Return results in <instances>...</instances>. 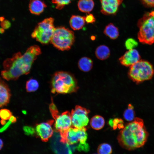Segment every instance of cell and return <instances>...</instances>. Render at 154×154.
Here are the masks:
<instances>
[{
  "label": "cell",
  "mask_w": 154,
  "mask_h": 154,
  "mask_svg": "<svg viewBox=\"0 0 154 154\" xmlns=\"http://www.w3.org/2000/svg\"><path fill=\"white\" fill-rule=\"evenodd\" d=\"M41 53L40 47L34 45L28 48L23 54L20 52L15 53L3 62L1 73L2 78L7 81L15 80L22 75L28 74L33 63Z\"/></svg>",
  "instance_id": "cell-1"
},
{
  "label": "cell",
  "mask_w": 154,
  "mask_h": 154,
  "mask_svg": "<svg viewBox=\"0 0 154 154\" xmlns=\"http://www.w3.org/2000/svg\"><path fill=\"white\" fill-rule=\"evenodd\" d=\"M148 136L143 120L136 117L127 124L119 132L117 139L124 148L132 150L143 146Z\"/></svg>",
  "instance_id": "cell-2"
},
{
  "label": "cell",
  "mask_w": 154,
  "mask_h": 154,
  "mask_svg": "<svg viewBox=\"0 0 154 154\" xmlns=\"http://www.w3.org/2000/svg\"><path fill=\"white\" fill-rule=\"evenodd\" d=\"M85 127L78 128L71 127L67 130L60 133V140L67 143L74 150L86 152L89 150V146L86 142L87 134Z\"/></svg>",
  "instance_id": "cell-3"
},
{
  "label": "cell",
  "mask_w": 154,
  "mask_h": 154,
  "mask_svg": "<svg viewBox=\"0 0 154 154\" xmlns=\"http://www.w3.org/2000/svg\"><path fill=\"white\" fill-rule=\"evenodd\" d=\"M51 92L53 94H67L74 92L78 89L76 81L71 74L60 71L55 72L51 81Z\"/></svg>",
  "instance_id": "cell-4"
},
{
  "label": "cell",
  "mask_w": 154,
  "mask_h": 154,
  "mask_svg": "<svg viewBox=\"0 0 154 154\" xmlns=\"http://www.w3.org/2000/svg\"><path fill=\"white\" fill-rule=\"evenodd\" d=\"M137 26L139 41L149 45L154 43V11L145 14L139 21Z\"/></svg>",
  "instance_id": "cell-5"
},
{
  "label": "cell",
  "mask_w": 154,
  "mask_h": 154,
  "mask_svg": "<svg viewBox=\"0 0 154 154\" xmlns=\"http://www.w3.org/2000/svg\"><path fill=\"white\" fill-rule=\"evenodd\" d=\"M154 74L152 64L145 60H140L130 66L128 75L136 84L151 79Z\"/></svg>",
  "instance_id": "cell-6"
},
{
  "label": "cell",
  "mask_w": 154,
  "mask_h": 154,
  "mask_svg": "<svg viewBox=\"0 0 154 154\" xmlns=\"http://www.w3.org/2000/svg\"><path fill=\"white\" fill-rule=\"evenodd\" d=\"M74 32L64 27L55 28L50 42L53 46L62 51L70 49L75 41Z\"/></svg>",
  "instance_id": "cell-7"
},
{
  "label": "cell",
  "mask_w": 154,
  "mask_h": 154,
  "mask_svg": "<svg viewBox=\"0 0 154 154\" xmlns=\"http://www.w3.org/2000/svg\"><path fill=\"white\" fill-rule=\"evenodd\" d=\"M54 19L52 17L44 19L39 23L31 34L32 38L43 44L50 41L55 28Z\"/></svg>",
  "instance_id": "cell-8"
},
{
  "label": "cell",
  "mask_w": 154,
  "mask_h": 154,
  "mask_svg": "<svg viewBox=\"0 0 154 154\" xmlns=\"http://www.w3.org/2000/svg\"><path fill=\"white\" fill-rule=\"evenodd\" d=\"M89 111L79 106H76L71 112L72 125L78 128L85 127L88 124Z\"/></svg>",
  "instance_id": "cell-9"
},
{
  "label": "cell",
  "mask_w": 154,
  "mask_h": 154,
  "mask_svg": "<svg viewBox=\"0 0 154 154\" xmlns=\"http://www.w3.org/2000/svg\"><path fill=\"white\" fill-rule=\"evenodd\" d=\"M55 120L54 124L55 131L60 133L64 132L71 127V114L68 111L59 114L53 117Z\"/></svg>",
  "instance_id": "cell-10"
},
{
  "label": "cell",
  "mask_w": 154,
  "mask_h": 154,
  "mask_svg": "<svg viewBox=\"0 0 154 154\" xmlns=\"http://www.w3.org/2000/svg\"><path fill=\"white\" fill-rule=\"evenodd\" d=\"M54 122L53 120H50L36 125L35 130L37 133L42 141H47L52 136L53 131L52 125Z\"/></svg>",
  "instance_id": "cell-11"
},
{
  "label": "cell",
  "mask_w": 154,
  "mask_h": 154,
  "mask_svg": "<svg viewBox=\"0 0 154 154\" xmlns=\"http://www.w3.org/2000/svg\"><path fill=\"white\" fill-rule=\"evenodd\" d=\"M58 137H54L50 142L51 147L56 154H72L74 152L71 146L64 143L58 139Z\"/></svg>",
  "instance_id": "cell-12"
},
{
  "label": "cell",
  "mask_w": 154,
  "mask_h": 154,
  "mask_svg": "<svg viewBox=\"0 0 154 154\" xmlns=\"http://www.w3.org/2000/svg\"><path fill=\"white\" fill-rule=\"evenodd\" d=\"M101 12L105 15H114L117 12L123 0H100Z\"/></svg>",
  "instance_id": "cell-13"
},
{
  "label": "cell",
  "mask_w": 154,
  "mask_h": 154,
  "mask_svg": "<svg viewBox=\"0 0 154 154\" xmlns=\"http://www.w3.org/2000/svg\"><path fill=\"white\" fill-rule=\"evenodd\" d=\"M138 52L133 49L128 50L119 59L120 63L126 66H131L140 60Z\"/></svg>",
  "instance_id": "cell-14"
},
{
  "label": "cell",
  "mask_w": 154,
  "mask_h": 154,
  "mask_svg": "<svg viewBox=\"0 0 154 154\" xmlns=\"http://www.w3.org/2000/svg\"><path fill=\"white\" fill-rule=\"evenodd\" d=\"M0 106L1 107L9 103L11 96L8 86L1 80H0Z\"/></svg>",
  "instance_id": "cell-15"
},
{
  "label": "cell",
  "mask_w": 154,
  "mask_h": 154,
  "mask_svg": "<svg viewBox=\"0 0 154 154\" xmlns=\"http://www.w3.org/2000/svg\"><path fill=\"white\" fill-rule=\"evenodd\" d=\"M46 7V4L42 0H30L29 5L31 13L38 15L43 12Z\"/></svg>",
  "instance_id": "cell-16"
},
{
  "label": "cell",
  "mask_w": 154,
  "mask_h": 154,
  "mask_svg": "<svg viewBox=\"0 0 154 154\" xmlns=\"http://www.w3.org/2000/svg\"><path fill=\"white\" fill-rule=\"evenodd\" d=\"M69 24L71 28L74 30L81 29L85 24L84 16L78 15H72L69 20Z\"/></svg>",
  "instance_id": "cell-17"
},
{
  "label": "cell",
  "mask_w": 154,
  "mask_h": 154,
  "mask_svg": "<svg viewBox=\"0 0 154 154\" xmlns=\"http://www.w3.org/2000/svg\"><path fill=\"white\" fill-rule=\"evenodd\" d=\"M77 5L80 11L88 13L93 10L94 3L93 0H79Z\"/></svg>",
  "instance_id": "cell-18"
},
{
  "label": "cell",
  "mask_w": 154,
  "mask_h": 154,
  "mask_svg": "<svg viewBox=\"0 0 154 154\" xmlns=\"http://www.w3.org/2000/svg\"><path fill=\"white\" fill-rule=\"evenodd\" d=\"M93 65L92 60L90 58L83 57L79 60L78 66L79 69L84 72H88L92 69Z\"/></svg>",
  "instance_id": "cell-19"
},
{
  "label": "cell",
  "mask_w": 154,
  "mask_h": 154,
  "mask_svg": "<svg viewBox=\"0 0 154 154\" xmlns=\"http://www.w3.org/2000/svg\"><path fill=\"white\" fill-rule=\"evenodd\" d=\"M95 54L98 59L104 60L109 57L110 54V50L109 48L106 45H101L96 48Z\"/></svg>",
  "instance_id": "cell-20"
},
{
  "label": "cell",
  "mask_w": 154,
  "mask_h": 154,
  "mask_svg": "<svg viewBox=\"0 0 154 154\" xmlns=\"http://www.w3.org/2000/svg\"><path fill=\"white\" fill-rule=\"evenodd\" d=\"M104 33L112 39H116L119 36L117 28L112 23H109L105 27Z\"/></svg>",
  "instance_id": "cell-21"
},
{
  "label": "cell",
  "mask_w": 154,
  "mask_h": 154,
  "mask_svg": "<svg viewBox=\"0 0 154 154\" xmlns=\"http://www.w3.org/2000/svg\"><path fill=\"white\" fill-rule=\"evenodd\" d=\"M105 124V120L102 116L96 115L91 118L90 124L92 127L95 130H99L102 128Z\"/></svg>",
  "instance_id": "cell-22"
},
{
  "label": "cell",
  "mask_w": 154,
  "mask_h": 154,
  "mask_svg": "<svg viewBox=\"0 0 154 154\" xmlns=\"http://www.w3.org/2000/svg\"><path fill=\"white\" fill-rule=\"evenodd\" d=\"M39 87L38 81L35 79L31 78L26 82V88L28 92H31L36 91Z\"/></svg>",
  "instance_id": "cell-23"
},
{
  "label": "cell",
  "mask_w": 154,
  "mask_h": 154,
  "mask_svg": "<svg viewBox=\"0 0 154 154\" xmlns=\"http://www.w3.org/2000/svg\"><path fill=\"white\" fill-rule=\"evenodd\" d=\"M98 152L99 154H111L112 152V147L108 144L102 143L99 146Z\"/></svg>",
  "instance_id": "cell-24"
},
{
  "label": "cell",
  "mask_w": 154,
  "mask_h": 154,
  "mask_svg": "<svg viewBox=\"0 0 154 154\" xmlns=\"http://www.w3.org/2000/svg\"><path fill=\"white\" fill-rule=\"evenodd\" d=\"M132 106L129 105L128 108L124 111L123 117L124 119L128 121H131L133 120L135 117V113L133 109Z\"/></svg>",
  "instance_id": "cell-25"
},
{
  "label": "cell",
  "mask_w": 154,
  "mask_h": 154,
  "mask_svg": "<svg viewBox=\"0 0 154 154\" xmlns=\"http://www.w3.org/2000/svg\"><path fill=\"white\" fill-rule=\"evenodd\" d=\"M71 0H51L52 3L55 5L56 8L60 10L65 5H68L71 2Z\"/></svg>",
  "instance_id": "cell-26"
},
{
  "label": "cell",
  "mask_w": 154,
  "mask_h": 154,
  "mask_svg": "<svg viewBox=\"0 0 154 154\" xmlns=\"http://www.w3.org/2000/svg\"><path fill=\"white\" fill-rule=\"evenodd\" d=\"M138 42L135 39L130 38L127 39L125 41V46L128 50L134 49L138 45Z\"/></svg>",
  "instance_id": "cell-27"
},
{
  "label": "cell",
  "mask_w": 154,
  "mask_h": 154,
  "mask_svg": "<svg viewBox=\"0 0 154 154\" xmlns=\"http://www.w3.org/2000/svg\"><path fill=\"white\" fill-rule=\"evenodd\" d=\"M0 116L1 119L6 120L9 119L12 115L10 110L7 109H3L0 110Z\"/></svg>",
  "instance_id": "cell-28"
},
{
  "label": "cell",
  "mask_w": 154,
  "mask_h": 154,
  "mask_svg": "<svg viewBox=\"0 0 154 154\" xmlns=\"http://www.w3.org/2000/svg\"><path fill=\"white\" fill-rule=\"evenodd\" d=\"M23 129L25 134L27 135H33L35 132L34 128L31 126H24Z\"/></svg>",
  "instance_id": "cell-29"
},
{
  "label": "cell",
  "mask_w": 154,
  "mask_h": 154,
  "mask_svg": "<svg viewBox=\"0 0 154 154\" xmlns=\"http://www.w3.org/2000/svg\"><path fill=\"white\" fill-rule=\"evenodd\" d=\"M85 22L87 23H93L95 22L96 19L93 14L88 13L84 16Z\"/></svg>",
  "instance_id": "cell-30"
},
{
  "label": "cell",
  "mask_w": 154,
  "mask_h": 154,
  "mask_svg": "<svg viewBox=\"0 0 154 154\" xmlns=\"http://www.w3.org/2000/svg\"><path fill=\"white\" fill-rule=\"evenodd\" d=\"M52 101L49 106V110L52 117L58 114V112L56 107Z\"/></svg>",
  "instance_id": "cell-31"
},
{
  "label": "cell",
  "mask_w": 154,
  "mask_h": 154,
  "mask_svg": "<svg viewBox=\"0 0 154 154\" xmlns=\"http://www.w3.org/2000/svg\"><path fill=\"white\" fill-rule=\"evenodd\" d=\"M147 5L154 7V0H142Z\"/></svg>",
  "instance_id": "cell-32"
},
{
  "label": "cell",
  "mask_w": 154,
  "mask_h": 154,
  "mask_svg": "<svg viewBox=\"0 0 154 154\" xmlns=\"http://www.w3.org/2000/svg\"><path fill=\"white\" fill-rule=\"evenodd\" d=\"M12 122L9 120L0 129V132H1L6 129L10 125Z\"/></svg>",
  "instance_id": "cell-33"
},
{
  "label": "cell",
  "mask_w": 154,
  "mask_h": 154,
  "mask_svg": "<svg viewBox=\"0 0 154 154\" xmlns=\"http://www.w3.org/2000/svg\"><path fill=\"white\" fill-rule=\"evenodd\" d=\"M16 118L15 116H12L9 119V120L12 123L15 122L16 121Z\"/></svg>",
  "instance_id": "cell-34"
},
{
  "label": "cell",
  "mask_w": 154,
  "mask_h": 154,
  "mask_svg": "<svg viewBox=\"0 0 154 154\" xmlns=\"http://www.w3.org/2000/svg\"><path fill=\"white\" fill-rule=\"evenodd\" d=\"M1 123L2 125H5L6 123V120L1 119Z\"/></svg>",
  "instance_id": "cell-35"
},
{
  "label": "cell",
  "mask_w": 154,
  "mask_h": 154,
  "mask_svg": "<svg viewBox=\"0 0 154 154\" xmlns=\"http://www.w3.org/2000/svg\"><path fill=\"white\" fill-rule=\"evenodd\" d=\"M3 145V142L1 139H0V149L2 147Z\"/></svg>",
  "instance_id": "cell-36"
},
{
  "label": "cell",
  "mask_w": 154,
  "mask_h": 154,
  "mask_svg": "<svg viewBox=\"0 0 154 154\" xmlns=\"http://www.w3.org/2000/svg\"><path fill=\"white\" fill-rule=\"evenodd\" d=\"M23 114H26V112L25 111H23Z\"/></svg>",
  "instance_id": "cell-37"
},
{
  "label": "cell",
  "mask_w": 154,
  "mask_h": 154,
  "mask_svg": "<svg viewBox=\"0 0 154 154\" xmlns=\"http://www.w3.org/2000/svg\"></svg>",
  "instance_id": "cell-38"
}]
</instances>
